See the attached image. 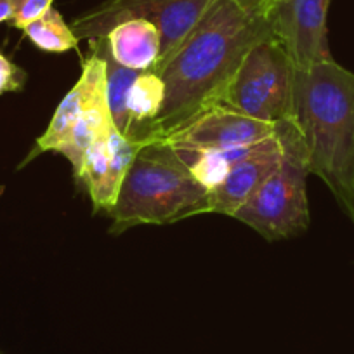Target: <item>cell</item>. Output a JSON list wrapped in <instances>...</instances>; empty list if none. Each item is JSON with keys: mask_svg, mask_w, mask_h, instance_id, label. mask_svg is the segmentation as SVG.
<instances>
[{"mask_svg": "<svg viewBox=\"0 0 354 354\" xmlns=\"http://www.w3.org/2000/svg\"><path fill=\"white\" fill-rule=\"evenodd\" d=\"M268 37L271 33L264 18L234 0H216L158 73L165 84V100L139 146L185 127L223 103L247 50Z\"/></svg>", "mask_w": 354, "mask_h": 354, "instance_id": "6da1fadb", "label": "cell"}, {"mask_svg": "<svg viewBox=\"0 0 354 354\" xmlns=\"http://www.w3.org/2000/svg\"><path fill=\"white\" fill-rule=\"evenodd\" d=\"M294 122L309 174L354 224V73L335 59L295 70Z\"/></svg>", "mask_w": 354, "mask_h": 354, "instance_id": "7a4b0ae2", "label": "cell"}, {"mask_svg": "<svg viewBox=\"0 0 354 354\" xmlns=\"http://www.w3.org/2000/svg\"><path fill=\"white\" fill-rule=\"evenodd\" d=\"M207 200L209 192L193 179L181 153L167 145H145L122 183L117 202L106 212L110 233L202 216Z\"/></svg>", "mask_w": 354, "mask_h": 354, "instance_id": "3957f363", "label": "cell"}, {"mask_svg": "<svg viewBox=\"0 0 354 354\" xmlns=\"http://www.w3.org/2000/svg\"><path fill=\"white\" fill-rule=\"evenodd\" d=\"M308 162L294 120L283 131V158L264 185L233 214V219L268 241L288 240L306 233L311 223L308 200Z\"/></svg>", "mask_w": 354, "mask_h": 354, "instance_id": "277c9868", "label": "cell"}, {"mask_svg": "<svg viewBox=\"0 0 354 354\" xmlns=\"http://www.w3.org/2000/svg\"><path fill=\"white\" fill-rule=\"evenodd\" d=\"M294 78L290 57L268 37L247 50L221 104L270 124L294 120Z\"/></svg>", "mask_w": 354, "mask_h": 354, "instance_id": "5b68a950", "label": "cell"}, {"mask_svg": "<svg viewBox=\"0 0 354 354\" xmlns=\"http://www.w3.org/2000/svg\"><path fill=\"white\" fill-rule=\"evenodd\" d=\"M216 0H104L103 4L73 19L71 30L78 40H96L127 19L153 23L162 37V53L153 71L160 73L207 9Z\"/></svg>", "mask_w": 354, "mask_h": 354, "instance_id": "8992f818", "label": "cell"}, {"mask_svg": "<svg viewBox=\"0 0 354 354\" xmlns=\"http://www.w3.org/2000/svg\"><path fill=\"white\" fill-rule=\"evenodd\" d=\"M281 124L255 120L224 104L210 108L186 124L148 145H167L179 153H226L238 162L262 141L280 132Z\"/></svg>", "mask_w": 354, "mask_h": 354, "instance_id": "52a82bcc", "label": "cell"}, {"mask_svg": "<svg viewBox=\"0 0 354 354\" xmlns=\"http://www.w3.org/2000/svg\"><path fill=\"white\" fill-rule=\"evenodd\" d=\"M332 0H271L262 12L271 37L283 47L295 70L332 61L328 9Z\"/></svg>", "mask_w": 354, "mask_h": 354, "instance_id": "ba28073f", "label": "cell"}, {"mask_svg": "<svg viewBox=\"0 0 354 354\" xmlns=\"http://www.w3.org/2000/svg\"><path fill=\"white\" fill-rule=\"evenodd\" d=\"M285 125L287 122H281L277 136L262 141L254 151L233 163L226 179L209 193L205 214L233 217V214L264 185L266 179L280 167L283 158Z\"/></svg>", "mask_w": 354, "mask_h": 354, "instance_id": "9c48e42d", "label": "cell"}, {"mask_svg": "<svg viewBox=\"0 0 354 354\" xmlns=\"http://www.w3.org/2000/svg\"><path fill=\"white\" fill-rule=\"evenodd\" d=\"M106 88V68H104L103 57L97 56L91 50L87 59H84V68L77 84L71 87L70 93L63 97L59 106L54 111L53 118L49 122V127L46 129L42 136L35 141L32 151L23 160L21 167L32 162L42 153H57L64 141L70 136L71 129L82 117L88 103Z\"/></svg>", "mask_w": 354, "mask_h": 354, "instance_id": "30bf717a", "label": "cell"}, {"mask_svg": "<svg viewBox=\"0 0 354 354\" xmlns=\"http://www.w3.org/2000/svg\"><path fill=\"white\" fill-rule=\"evenodd\" d=\"M111 57L122 66L136 71L155 70L162 53L158 28L146 19L136 18L118 23L104 35Z\"/></svg>", "mask_w": 354, "mask_h": 354, "instance_id": "8fae6325", "label": "cell"}, {"mask_svg": "<svg viewBox=\"0 0 354 354\" xmlns=\"http://www.w3.org/2000/svg\"><path fill=\"white\" fill-rule=\"evenodd\" d=\"M165 84L156 71H141L127 96V129L124 136L134 142L148 138L153 124L162 111Z\"/></svg>", "mask_w": 354, "mask_h": 354, "instance_id": "7c38bea8", "label": "cell"}, {"mask_svg": "<svg viewBox=\"0 0 354 354\" xmlns=\"http://www.w3.org/2000/svg\"><path fill=\"white\" fill-rule=\"evenodd\" d=\"M111 125H113V118H111L110 108H108L106 88H104L88 103L75 127L71 129L64 145L57 151L71 163L73 176L80 170L88 146L93 145L100 136L106 134Z\"/></svg>", "mask_w": 354, "mask_h": 354, "instance_id": "4fadbf2b", "label": "cell"}, {"mask_svg": "<svg viewBox=\"0 0 354 354\" xmlns=\"http://www.w3.org/2000/svg\"><path fill=\"white\" fill-rule=\"evenodd\" d=\"M91 50L96 53L97 56L103 57L104 68H106V103L110 108L111 118L113 124L122 131V134L127 129V96L131 91L132 84L138 78L141 71L129 70V68L122 66L117 61L111 57L110 50H108L106 39L100 37L96 40H88Z\"/></svg>", "mask_w": 354, "mask_h": 354, "instance_id": "5bb4252c", "label": "cell"}, {"mask_svg": "<svg viewBox=\"0 0 354 354\" xmlns=\"http://www.w3.org/2000/svg\"><path fill=\"white\" fill-rule=\"evenodd\" d=\"M23 33L37 49L50 54H63L71 49H77L78 42H80L71 26L54 8H50L42 18L30 23L23 30Z\"/></svg>", "mask_w": 354, "mask_h": 354, "instance_id": "9a60e30c", "label": "cell"}, {"mask_svg": "<svg viewBox=\"0 0 354 354\" xmlns=\"http://www.w3.org/2000/svg\"><path fill=\"white\" fill-rule=\"evenodd\" d=\"M193 179L207 192H214L230 174L233 162L226 153H181Z\"/></svg>", "mask_w": 354, "mask_h": 354, "instance_id": "2e32d148", "label": "cell"}, {"mask_svg": "<svg viewBox=\"0 0 354 354\" xmlns=\"http://www.w3.org/2000/svg\"><path fill=\"white\" fill-rule=\"evenodd\" d=\"M26 71L0 53V96L9 93H21L26 85Z\"/></svg>", "mask_w": 354, "mask_h": 354, "instance_id": "e0dca14e", "label": "cell"}, {"mask_svg": "<svg viewBox=\"0 0 354 354\" xmlns=\"http://www.w3.org/2000/svg\"><path fill=\"white\" fill-rule=\"evenodd\" d=\"M54 0H21L18 11H16L15 18L11 19V25L15 28L25 30L30 23L37 21L42 18L50 8H53Z\"/></svg>", "mask_w": 354, "mask_h": 354, "instance_id": "ac0fdd59", "label": "cell"}, {"mask_svg": "<svg viewBox=\"0 0 354 354\" xmlns=\"http://www.w3.org/2000/svg\"><path fill=\"white\" fill-rule=\"evenodd\" d=\"M19 4L21 0H0V25L15 18Z\"/></svg>", "mask_w": 354, "mask_h": 354, "instance_id": "d6986e66", "label": "cell"}, {"mask_svg": "<svg viewBox=\"0 0 354 354\" xmlns=\"http://www.w3.org/2000/svg\"><path fill=\"white\" fill-rule=\"evenodd\" d=\"M234 2H238L241 8L247 9L252 15L261 16L262 18V12H264V9L268 8V4H270L271 0H234Z\"/></svg>", "mask_w": 354, "mask_h": 354, "instance_id": "ffe728a7", "label": "cell"}, {"mask_svg": "<svg viewBox=\"0 0 354 354\" xmlns=\"http://www.w3.org/2000/svg\"><path fill=\"white\" fill-rule=\"evenodd\" d=\"M2 192H4V188H2V186H0V193H2Z\"/></svg>", "mask_w": 354, "mask_h": 354, "instance_id": "44dd1931", "label": "cell"}, {"mask_svg": "<svg viewBox=\"0 0 354 354\" xmlns=\"http://www.w3.org/2000/svg\"><path fill=\"white\" fill-rule=\"evenodd\" d=\"M0 354H2V353H0Z\"/></svg>", "mask_w": 354, "mask_h": 354, "instance_id": "7402d4cb", "label": "cell"}]
</instances>
